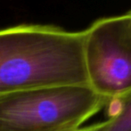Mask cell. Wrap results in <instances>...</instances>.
<instances>
[{
  "mask_svg": "<svg viewBox=\"0 0 131 131\" xmlns=\"http://www.w3.org/2000/svg\"><path fill=\"white\" fill-rule=\"evenodd\" d=\"M110 117L95 124V131H131V93L108 104Z\"/></svg>",
  "mask_w": 131,
  "mask_h": 131,
  "instance_id": "obj_4",
  "label": "cell"
},
{
  "mask_svg": "<svg viewBox=\"0 0 131 131\" xmlns=\"http://www.w3.org/2000/svg\"><path fill=\"white\" fill-rule=\"evenodd\" d=\"M78 129H79V128H78ZM78 129H74V130H68V131H77Z\"/></svg>",
  "mask_w": 131,
  "mask_h": 131,
  "instance_id": "obj_7",
  "label": "cell"
},
{
  "mask_svg": "<svg viewBox=\"0 0 131 131\" xmlns=\"http://www.w3.org/2000/svg\"><path fill=\"white\" fill-rule=\"evenodd\" d=\"M89 86H57L0 95V131H68L108 105Z\"/></svg>",
  "mask_w": 131,
  "mask_h": 131,
  "instance_id": "obj_2",
  "label": "cell"
},
{
  "mask_svg": "<svg viewBox=\"0 0 131 131\" xmlns=\"http://www.w3.org/2000/svg\"><path fill=\"white\" fill-rule=\"evenodd\" d=\"M85 40L86 30L68 31L51 24L0 29V95L47 86H89Z\"/></svg>",
  "mask_w": 131,
  "mask_h": 131,
  "instance_id": "obj_1",
  "label": "cell"
},
{
  "mask_svg": "<svg viewBox=\"0 0 131 131\" xmlns=\"http://www.w3.org/2000/svg\"><path fill=\"white\" fill-rule=\"evenodd\" d=\"M77 131H95V124L91 126L86 127V128H80Z\"/></svg>",
  "mask_w": 131,
  "mask_h": 131,
  "instance_id": "obj_5",
  "label": "cell"
},
{
  "mask_svg": "<svg viewBox=\"0 0 131 131\" xmlns=\"http://www.w3.org/2000/svg\"><path fill=\"white\" fill-rule=\"evenodd\" d=\"M86 30L84 57L89 86L114 101L131 93V15L104 17Z\"/></svg>",
  "mask_w": 131,
  "mask_h": 131,
  "instance_id": "obj_3",
  "label": "cell"
},
{
  "mask_svg": "<svg viewBox=\"0 0 131 131\" xmlns=\"http://www.w3.org/2000/svg\"><path fill=\"white\" fill-rule=\"evenodd\" d=\"M127 13H128V14H129V15H131V10H129V11H128V12H127Z\"/></svg>",
  "mask_w": 131,
  "mask_h": 131,
  "instance_id": "obj_6",
  "label": "cell"
}]
</instances>
